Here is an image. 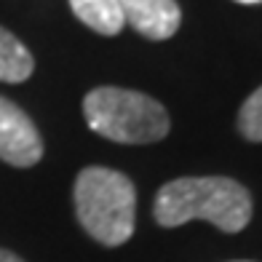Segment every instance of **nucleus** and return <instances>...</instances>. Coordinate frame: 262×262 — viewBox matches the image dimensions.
<instances>
[{
	"mask_svg": "<svg viewBox=\"0 0 262 262\" xmlns=\"http://www.w3.org/2000/svg\"><path fill=\"white\" fill-rule=\"evenodd\" d=\"M152 214L163 228L206 220L222 233H241L252 220V195L228 177H182L158 190Z\"/></svg>",
	"mask_w": 262,
	"mask_h": 262,
	"instance_id": "f257e3e1",
	"label": "nucleus"
},
{
	"mask_svg": "<svg viewBox=\"0 0 262 262\" xmlns=\"http://www.w3.org/2000/svg\"><path fill=\"white\" fill-rule=\"evenodd\" d=\"M75 214L94 241L104 246H121L134 235V185L115 169L89 166L75 180Z\"/></svg>",
	"mask_w": 262,
	"mask_h": 262,
	"instance_id": "f03ea898",
	"label": "nucleus"
},
{
	"mask_svg": "<svg viewBox=\"0 0 262 262\" xmlns=\"http://www.w3.org/2000/svg\"><path fill=\"white\" fill-rule=\"evenodd\" d=\"M83 115L91 131L121 145H150L169 134V115L147 94L99 86L83 99Z\"/></svg>",
	"mask_w": 262,
	"mask_h": 262,
	"instance_id": "7ed1b4c3",
	"label": "nucleus"
},
{
	"mask_svg": "<svg viewBox=\"0 0 262 262\" xmlns=\"http://www.w3.org/2000/svg\"><path fill=\"white\" fill-rule=\"evenodd\" d=\"M43 158V139L30 115L11 99L0 97V161L30 169Z\"/></svg>",
	"mask_w": 262,
	"mask_h": 262,
	"instance_id": "20e7f679",
	"label": "nucleus"
},
{
	"mask_svg": "<svg viewBox=\"0 0 262 262\" xmlns=\"http://www.w3.org/2000/svg\"><path fill=\"white\" fill-rule=\"evenodd\" d=\"M123 21L150 40H166L180 30V6L177 0H118Z\"/></svg>",
	"mask_w": 262,
	"mask_h": 262,
	"instance_id": "39448f33",
	"label": "nucleus"
},
{
	"mask_svg": "<svg viewBox=\"0 0 262 262\" xmlns=\"http://www.w3.org/2000/svg\"><path fill=\"white\" fill-rule=\"evenodd\" d=\"M73 14L99 35H118L123 30V14L118 0H70Z\"/></svg>",
	"mask_w": 262,
	"mask_h": 262,
	"instance_id": "423d86ee",
	"label": "nucleus"
},
{
	"mask_svg": "<svg viewBox=\"0 0 262 262\" xmlns=\"http://www.w3.org/2000/svg\"><path fill=\"white\" fill-rule=\"evenodd\" d=\"M35 59L16 35L0 27V80L3 83H21L32 75Z\"/></svg>",
	"mask_w": 262,
	"mask_h": 262,
	"instance_id": "0eeeda50",
	"label": "nucleus"
},
{
	"mask_svg": "<svg viewBox=\"0 0 262 262\" xmlns=\"http://www.w3.org/2000/svg\"><path fill=\"white\" fill-rule=\"evenodd\" d=\"M238 131L249 142H262V86L238 110Z\"/></svg>",
	"mask_w": 262,
	"mask_h": 262,
	"instance_id": "6e6552de",
	"label": "nucleus"
},
{
	"mask_svg": "<svg viewBox=\"0 0 262 262\" xmlns=\"http://www.w3.org/2000/svg\"><path fill=\"white\" fill-rule=\"evenodd\" d=\"M0 262H25V259L16 257L14 252H6V249H0Z\"/></svg>",
	"mask_w": 262,
	"mask_h": 262,
	"instance_id": "1a4fd4ad",
	"label": "nucleus"
},
{
	"mask_svg": "<svg viewBox=\"0 0 262 262\" xmlns=\"http://www.w3.org/2000/svg\"><path fill=\"white\" fill-rule=\"evenodd\" d=\"M238 3H262V0H238Z\"/></svg>",
	"mask_w": 262,
	"mask_h": 262,
	"instance_id": "9d476101",
	"label": "nucleus"
}]
</instances>
